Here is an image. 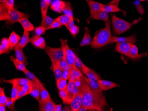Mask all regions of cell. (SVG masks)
I'll return each instance as SVG.
<instances>
[{"instance_id":"e575fe53","label":"cell","mask_w":148,"mask_h":111,"mask_svg":"<svg viewBox=\"0 0 148 111\" xmlns=\"http://www.w3.org/2000/svg\"><path fill=\"white\" fill-rule=\"evenodd\" d=\"M52 67L53 72L54 74L56 81H57L62 78L63 70L61 69V68L60 67V65L59 64V62L52 65Z\"/></svg>"},{"instance_id":"4fadbf2b","label":"cell","mask_w":148,"mask_h":111,"mask_svg":"<svg viewBox=\"0 0 148 111\" xmlns=\"http://www.w3.org/2000/svg\"><path fill=\"white\" fill-rule=\"evenodd\" d=\"M21 86L12 85L11 95V104L9 108L11 111H14V104L17 101V95L19 89L21 88Z\"/></svg>"},{"instance_id":"9f6ffc18","label":"cell","mask_w":148,"mask_h":111,"mask_svg":"<svg viewBox=\"0 0 148 111\" xmlns=\"http://www.w3.org/2000/svg\"><path fill=\"white\" fill-rule=\"evenodd\" d=\"M5 106H1L0 105V111H6V109Z\"/></svg>"},{"instance_id":"8d00e7d4","label":"cell","mask_w":148,"mask_h":111,"mask_svg":"<svg viewBox=\"0 0 148 111\" xmlns=\"http://www.w3.org/2000/svg\"><path fill=\"white\" fill-rule=\"evenodd\" d=\"M54 21V19H52L49 16L47 15L45 17H42V20H41V23L40 24V26H43L47 29L51 25Z\"/></svg>"},{"instance_id":"44dd1931","label":"cell","mask_w":148,"mask_h":111,"mask_svg":"<svg viewBox=\"0 0 148 111\" xmlns=\"http://www.w3.org/2000/svg\"><path fill=\"white\" fill-rule=\"evenodd\" d=\"M82 72L84 73L90 80L98 81L101 79L100 76L98 73L86 66Z\"/></svg>"},{"instance_id":"d4e9b609","label":"cell","mask_w":148,"mask_h":111,"mask_svg":"<svg viewBox=\"0 0 148 111\" xmlns=\"http://www.w3.org/2000/svg\"><path fill=\"white\" fill-rule=\"evenodd\" d=\"M30 42V38H29V31L24 30L23 35L18 43V45L20 48L23 49L25 48Z\"/></svg>"},{"instance_id":"f35d334b","label":"cell","mask_w":148,"mask_h":111,"mask_svg":"<svg viewBox=\"0 0 148 111\" xmlns=\"http://www.w3.org/2000/svg\"><path fill=\"white\" fill-rule=\"evenodd\" d=\"M66 5L64 9H63V12L64 14L68 16L69 17L71 18L73 16V12L71 8V4L69 1H65Z\"/></svg>"},{"instance_id":"836d02e7","label":"cell","mask_w":148,"mask_h":111,"mask_svg":"<svg viewBox=\"0 0 148 111\" xmlns=\"http://www.w3.org/2000/svg\"><path fill=\"white\" fill-rule=\"evenodd\" d=\"M4 89V88H0V105L7 106L8 104H10L11 99L5 95Z\"/></svg>"},{"instance_id":"94428289","label":"cell","mask_w":148,"mask_h":111,"mask_svg":"<svg viewBox=\"0 0 148 111\" xmlns=\"http://www.w3.org/2000/svg\"><path fill=\"white\" fill-rule=\"evenodd\" d=\"M148 1V0H140V1Z\"/></svg>"},{"instance_id":"680465c9","label":"cell","mask_w":148,"mask_h":111,"mask_svg":"<svg viewBox=\"0 0 148 111\" xmlns=\"http://www.w3.org/2000/svg\"><path fill=\"white\" fill-rule=\"evenodd\" d=\"M115 1H116L115 5L117 6L119 5V3L120 1V0H115Z\"/></svg>"},{"instance_id":"816d5d0a","label":"cell","mask_w":148,"mask_h":111,"mask_svg":"<svg viewBox=\"0 0 148 111\" xmlns=\"http://www.w3.org/2000/svg\"><path fill=\"white\" fill-rule=\"evenodd\" d=\"M70 18V20L69 22L68 23L67 25H65L66 29H68L69 31L75 25H74V17Z\"/></svg>"},{"instance_id":"9c48e42d","label":"cell","mask_w":148,"mask_h":111,"mask_svg":"<svg viewBox=\"0 0 148 111\" xmlns=\"http://www.w3.org/2000/svg\"><path fill=\"white\" fill-rule=\"evenodd\" d=\"M38 102L39 103V109L40 111H54L56 104L51 99L45 101L40 100Z\"/></svg>"},{"instance_id":"30bf717a","label":"cell","mask_w":148,"mask_h":111,"mask_svg":"<svg viewBox=\"0 0 148 111\" xmlns=\"http://www.w3.org/2000/svg\"><path fill=\"white\" fill-rule=\"evenodd\" d=\"M30 42L34 47L37 48L45 49L46 47L45 39L41 36L33 35L30 38Z\"/></svg>"},{"instance_id":"d6a6232c","label":"cell","mask_w":148,"mask_h":111,"mask_svg":"<svg viewBox=\"0 0 148 111\" xmlns=\"http://www.w3.org/2000/svg\"><path fill=\"white\" fill-rule=\"evenodd\" d=\"M32 89L30 93L31 95L37 101H39L40 99V85L33 82H32Z\"/></svg>"},{"instance_id":"9a60e30c","label":"cell","mask_w":148,"mask_h":111,"mask_svg":"<svg viewBox=\"0 0 148 111\" xmlns=\"http://www.w3.org/2000/svg\"><path fill=\"white\" fill-rule=\"evenodd\" d=\"M4 82L6 83L10 84L12 85H16V86H22L25 84H28L31 82L28 78H17L15 79H10V80H6L2 79Z\"/></svg>"},{"instance_id":"603a6c76","label":"cell","mask_w":148,"mask_h":111,"mask_svg":"<svg viewBox=\"0 0 148 111\" xmlns=\"http://www.w3.org/2000/svg\"><path fill=\"white\" fill-rule=\"evenodd\" d=\"M10 50L11 49L9 39L5 37H4L1 41L0 54L9 53Z\"/></svg>"},{"instance_id":"74e56055","label":"cell","mask_w":148,"mask_h":111,"mask_svg":"<svg viewBox=\"0 0 148 111\" xmlns=\"http://www.w3.org/2000/svg\"><path fill=\"white\" fill-rule=\"evenodd\" d=\"M24 73L26 76L27 78H28V79L31 81L32 82L35 83L37 84L40 85L42 84V83L39 80L38 78L33 74L30 71H29L28 69L26 70L24 72Z\"/></svg>"},{"instance_id":"681fc988","label":"cell","mask_w":148,"mask_h":111,"mask_svg":"<svg viewBox=\"0 0 148 111\" xmlns=\"http://www.w3.org/2000/svg\"><path fill=\"white\" fill-rule=\"evenodd\" d=\"M71 74V69L64 70L63 71L62 78L65 80H69L70 78Z\"/></svg>"},{"instance_id":"ac0fdd59","label":"cell","mask_w":148,"mask_h":111,"mask_svg":"<svg viewBox=\"0 0 148 111\" xmlns=\"http://www.w3.org/2000/svg\"><path fill=\"white\" fill-rule=\"evenodd\" d=\"M98 81L103 91H107L114 88L119 86L118 84L107 80H102L100 79Z\"/></svg>"},{"instance_id":"83f0119b","label":"cell","mask_w":148,"mask_h":111,"mask_svg":"<svg viewBox=\"0 0 148 111\" xmlns=\"http://www.w3.org/2000/svg\"><path fill=\"white\" fill-rule=\"evenodd\" d=\"M90 31L88 28L86 27L85 29V33L82 41L80 44V47H84L86 45H89L91 44V39Z\"/></svg>"},{"instance_id":"d590c367","label":"cell","mask_w":148,"mask_h":111,"mask_svg":"<svg viewBox=\"0 0 148 111\" xmlns=\"http://www.w3.org/2000/svg\"><path fill=\"white\" fill-rule=\"evenodd\" d=\"M40 99L41 101H45L47 100H51L50 95L48 92V90H47L46 89L45 87L43 84H40Z\"/></svg>"},{"instance_id":"ffe728a7","label":"cell","mask_w":148,"mask_h":111,"mask_svg":"<svg viewBox=\"0 0 148 111\" xmlns=\"http://www.w3.org/2000/svg\"><path fill=\"white\" fill-rule=\"evenodd\" d=\"M15 52L16 58L19 61H21L25 64L26 66L28 64V63L27 61V58L25 54H24L22 49L19 47L18 44L16 45L14 48Z\"/></svg>"},{"instance_id":"5b68a950","label":"cell","mask_w":148,"mask_h":111,"mask_svg":"<svg viewBox=\"0 0 148 111\" xmlns=\"http://www.w3.org/2000/svg\"><path fill=\"white\" fill-rule=\"evenodd\" d=\"M29 17V16L26 14L13 9L9 11V17L5 24L7 25H12L15 23L18 22L20 19Z\"/></svg>"},{"instance_id":"7c38bea8","label":"cell","mask_w":148,"mask_h":111,"mask_svg":"<svg viewBox=\"0 0 148 111\" xmlns=\"http://www.w3.org/2000/svg\"><path fill=\"white\" fill-rule=\"evenodd\" d=\"M147 55L146 53H143L141 54H139L138 47L135 45L133 44L130 50L128 57L132 60H137L141 59L143 57L147 56Z\"/></svg>"},{"instance_id":"f907efd6","label":"cell","mask_w":148,"mask_h":111,"mask_svg":"<svg viewBox=\"0 0 148 111\" xmlns=\"http://www.w3.org/2000/svg\"><path fill=\"white\" fill-rule=\"evenodd\" d=\"M61 26H62V25L60 24L59 22L54 20V21L51 24V25L49 26V28H47V30L57 29V28L59 29V28H61Z\"/></svg>"},{"instance_id":"ee69618b","label":"cell","mask_w":148,"mask_h":111,"mask_svg":"<svg viewBox=\"0 0 148 111\" xmlns=\"http://www.w3.org/2000/svg\"><path fill=\"white\" fill-rule=\"evenodd\" d=\"M21 89L27 95L30 94L32 89V82L28 84H25L24 86H21Z\"/></svg>"},{"instance_id":"52a82bcc","label":"cell","mask_w":148,"mask_h":111,"mask_svg":"<svg viewBox=\"0 0 148 111\" xmlns=\"http://www.w3.org/2000/svg\"><path fill=\"white\" fill-rule=\"evenodd\" d=\"M132 44H133L130 43H117L114 48V51L128 57Z\"/></svg>"},{"instance_id":"f546056e","label":"cell","mask_w":148,"mask_h":111,"mask_svg":"<svg viewBox=\"0 0 148 111\" xmlns=\"http://www.w3.org/2000/svg\"><path fill=\"white\" fill-rule=\"evenodd\" d=\"M10 60L14 64L16 69L17 70L24 72L25 71L28 69L26 67L25 64L21 62V61H19L16 57H14L13 56H11Z\"/></svg>"},{"instance_id":"ba28073f","label":"cell","mask_w":148,"mask_h":111,"mask_svg":"<svg viewBox=\"0 0 148 111\" xmlns=\"http://www.w3.org/2000/svg\"><path fill=\"white\" fill-rule=\"evenodd\" d=\"M83 92H79L74 97L71 104V111H78L81 106L83 105Z\"/></svg>"},{"instance_id":"e0dca14e","label":"cell","mask_w":148,"mask_h":111,"mask_svg":"<svg viewBox=\"0 0 148 111\" xmlns=\"http://www.w3.org/2000/svg\"><path fill=\"white\" fill-rule=\"evenodd\" d=\"M108 13L101 10L94 14H90L89 18L90 20H97L106 21L109 20Z\"/></svg>"},{"instance_id":"db71d44e","label":"cell","mask_w":148,"mask_h":111,"mask_svg":"<svg viewBox=\"0 0 148 111\" xmlns=\"http://www.w3.org/2000/svg\"><path fill=\"white\" fill-rule=\"evenodd\" d=\"M62 106L61 104H56L54 111H61L62 110Z\"/></svg>"},{"instance_id":"ab89813d","label":"cell","mask_w":148,"mask_h":111,"mask_svg":"<svg viewBox=\"0 0 148 111\" xmlns=\"http://www.w3.org/2000/svg\"><path fill=\"white\" fill-rule=\"evenodd\" d=\"M70 19V17H69L68 16L64 14L58 16V17L55 19V20L59 22L61 25L65 26L69 22Z\"/></svg>"},{"instance_id":"cb8c5ba5","label":"cell","mask_w":148,"mask_h":111,"mask_svg":"<svg viewBox=\"0 0 148 111\" xmlns=\"http://www.w3.org/2000/svg\"><path fill=\"white\" fill-rule=\"evenodd\" d=\"M85 78L91 90L96 93L101 92L103 91L98 81L90 80L88 78H86L85 77Z\"/></svg>"},{"instance_id":"484cf974","label":"cell","mask_w":148,"mask_h":111,"mask_svg":"<svg viewBox=\"0 0 148 111\" xmlns=\"http://www.w3.org/2000/svg\"><path fill=\"white\" fill-rule=\"evenodd\" d=\"M71 74L70 78L69 80L73 81H77L84 76L83 74L81 72V70L76 66L71 67Z\"/></svg>"},{"instance_id":"7402d4cb","label":"cell","mask_w":148,"mask_h":111,"mask_svg":"<svg viewBox=\"0 0 148 111\" xmlns=\"http://www.w3.org/2000/svg\"><path fill=\"white\" fill-rule=\"evenodd\" d=\"M21 36L16 34L14 31H12L11 32V33L9 36V38H8L11 50H12L18 44L21 39Z\"/></svg>"},{"instance_id":"f6af8a7d","label":"cell","mask_w":148,"mask_h":111,"mask_svg":"<svg viewBox=\"0 0 148 111\" xmlns=\"http://www.w3.org/2000/svg\"><path fill=\"white\" fill-rule=\"evenodd\" d=\"M47 30V28L43 27V26H40L39 27H36L34 29L36 35H39V36H41V35L44 34Z\"/></svg>"},{"instance_id":"91938a15","label":"cell","mask_w":148,"mask_h":111,"mask_svg":"<svg viewBox=\"0 0 148 111\" xmlns=\"http://www.w3.org/2000/svg\"><path fill=\"white\" fill-rule=\"evenodd\" d=\"M7 0H0V2H2V3H5Z\"/></svg>"},{"instance_id":"f1b7e54d","label":"cell","mask_w":148,"mask_h":111,"mask_svg":"<svg viewBox=\"0 0 148 111\" xmlns=\"http://www.w3.org/2000/svg\"><path fill=\"white\" fill-rule=\"evenodd\" d=\"M53 0H40V8H41L42 17L47 15L48 9L50 5L52 3Z\"/></svg>"},{"instance_id":"7dc6e473","label":"cell","mask_w":148,"mask_h":111,"mask_svg":"<svg viewBox=\"0 0 148 111\" xmlns=\"http://www.w3.org/2000/svg\"><path fill=\"white\" fill-rule=\"evenodd\" d=\"M69 31L70 32V33L71 34V35H72L73 37H75V36L79 32V28L78 26L75 25Z\"/></svg>"},{"instance_id":"6f0895ef","label":"cell","mask_w":148,"mask_h":111,"mask_svg":"<svg viewBox=\"0 0 148 111\" xmlns=\"http://www.w3.org/2000/svg\"><path fill=\"white\" fill-rule=\"evenodd\" d=\"M62 111H71V110H70V108H69L68 107H66V106H65L64 107V108H63V109H62Z\"/></svg>"},{"instance_id":"2e32d148","label":"cell","mask_w":148,"mask_h":111,"mask_svg":"<svg viewBox=\"0 0 148 111\" xmlns=\"http://www.w3.org/2000/svg\"><path fill=\"white\" fill-rule=\"evenodd\" d=\"M65 5V1L62 0H53L51 4L50 9L57 13L61 14Z\"/></svg>"},{"instance_id":"8fae6325","label":"cell","mask_w":148,"mask_h":111,"mask_svg":"<svg viewBox=\"0 0 148 111\" xmlns=\"http://www.w3.org/2000/svg\"><path fill=\"white\" fill-rule=\"evenodd\" d=\"M65 57L66 61L70 67H75V57L76 54L71 50L67 44V42L65 43Z\"/></svg>"},{"instance_id":"c3c4849f","label":"cell","mask_w":148,"mask_h":111,"mask_svg":"<svg viewBox=\"0 0 148 111\" xmlns=\"http://www.w3.org/2000/svg\"><path fill=\"white\" fill-rule=\"evenodd\" d=\"M5 6L9 10L14 9V0H7L5 3H4Z\"/></svg>"},{"instance_id":"7a4b0ae2","label":"cell","mask_w":148,"mask_h":111,"mask_svg":"<svg viewBox=\"0 0 148 111\" xmlns=\"http://www.w3.org/2000/svg\"><path fill=\"white\" fill-rule=\"evenodd\" d=\"M111 22L110 20L105 21V26L96 33L91 42V48L99 49L106 45L112 43L111 34Z\"/></svg>"},{"instance_id":"4316f807","label":"cell","mask_w":148,"mask_h":111,"mask_svg":"<svg viewBox=\"0 0 148 111\" xmlns=\"http://www.w3.org/2000/svg\"><path fill=\"white\" fill-rule=\"evenodd\" d=\"M28 18H24L19 20L18 22L21 24L24 29V30L28 31H31L34 30V26L32 24L28 19Z\"/></svg>"},{"instance_id":"60d3db41","label":"cell","mask_w":148,"mask_h":111,"mask_svg":"<svg viewBox=\"0 0 148 111\" xmlns=\"http://www.w3.org/2000/svg\"><path fill=\"white\" fill-rule=\"evenodd\" d=\"M56 86L59 90H63L68 87V83L66 80L61 78L59 80L56 81Z\"/></svg>"},{"instance_id":"6da1fadb","label":"cell","mask_w":148,"mask_h":111,"mask_svg":"<svg viewBox=\"0 0 148 111\" xmlns=\"http://www.w3.org/2000/svg\"><path fill=\"white\" fill-rule=\"evenodd\" d=\"M83 105L87 110L103 111V108L107 106V103L102 92H94L89 86L84 92Z\"/></svg>"},{"instance_id":"1f68e13d","label":"cell","mask_w":148,"mask_h":111,"mask_svg":"<svg viewBox=\"0 0 148 111\" xmlns=\"http://www.w3.org/2000/svg\"><path fill=\"white\" fill-rule=\"evenodd\" d=\"M9 10L4 5V3L0 4V20L6 21L9 17Z\"/></svg>"},{"instance_id":"8992f818","label":"cell","mask_w":148,"mask_h":111,"mask_svg":"<svg viewBox=\"0 0 148 111\" xmlns=\"http://www.w3.org/2000/svg\"><path fill=\"white\" fill-rule=\"evenodd\" d=\"M68 94L66 99L63 103L70 104L75 95L79 92V89L75 84V82L69 80L68 84Z\"/></svg>"},{"instance_id":"277c9868","label":"cell","mask_w":148,"mask_h":111,"mask_svg":"<svg viewBox=\"0 0 148 111\" xmlns=\"http://www.w3.org/2000/svg\"><path fill=\"white\" fill-rule=\"evenodd\" d=\"M51 61L52 65L59 62L64 58V53L62 48H54L46 46L45 49Z\"/></svg>"},{"instance_id":"bcb514c9","label":"cell","mask_w":148,"mask_h":111,"mask_svg":"<svg viewBox=\"0 0 148 111\" xmlns=\"http://www.w3.org/2000/svg\"><path fill=\"white\" fill-rule=\"evenodd\" d=\"M68 94V87L63 89V90H59V95L60 97L61 98L63 102H64L66 99V97Z\"/></svg>"},{"instance_id":"4dcf8cb0","label":"cell","mask_w":148,"mask_h":111,"mask_svg":"<svg viewBox=\"0 0 148 111\" xmlns=\"http://www.w3.org/2000/svg\"><path fill=\"white\" fill-rule=\"evenodd\" d=\"M103 10L110 13V12H123V14L125 16V12L123 10H121L118 6L115 5H105L104 7L102 9Z\"/></svg>"},{"instance_id":"f5cc1de1","label":"cell","mask_w":148,"mask_h":111,"mask_svg":"<svg viewBox=\"0 0 148 111\" xmlns=\"http://www.w3.org/2000/svg\"><path fill=\"white\" fill-rule=\"evenodd\" d=\"M26 96H27L26 94L22 90L21 87V88L19 89L18 93H17V100H19L20 98H21Z\"/></svg>"},{"instance_id":"d6986e66","label":"cell","mask_w":148,"mask_h":111,"mask_svg":"<svg viewBox=\"0 0 148 111\" xmlns=\"http://www.w3.org/2000/svg\"><path fill=\"white\" fill-rule=\"evenodd\" d=\"M90 14H94L99 11L101 10L104 7L105 5L99 3L93 0H90L88 2Z\"/></svg>"},{"instance_id":"b9f144b4","label":"cell","mask_w":148,"mask_h":111,"mask_svg":"<svg viewBox=\"0 0 148 111\" xmlns=\"http://www.w3.org/2000/svg\"><path fill=\"white\" fill-rule=\"evenodd\" d=\"M75 65H76V67L82 72L83 70L84 69L86 66L83 63L82 61L77 57L76 55L75 57Z\"/></svg>"},{"instance_id":"11a10c76","label":"cell","mask_w":148,"mask_h":111,"mask_svg":"<svg viewBox=\"0 0 148 111\" xmlns=\"http://www.w3.org/2000/svg\"><path fill=\"white\" fill-rule=\"evenodd\" d=\"M87 110L86 108L83 105H82V106H81V107L80 108L78 111H87Z\"/></svg>"},{"instance_id":"3957f363","label":"cell","mask_w":148,"mask_h":111,"mask_svg":"<svg viewBox=\"0 0 148 111\" xmlns=\"http://www.w3.org/2000/svg\"><path fill=\"white\" fill-rule=\"evenodd\" d=\"M142 18L140 17L137 20H134L132 23L128 22L124 20L123 19L119 18L116 16H113L112 18V23L113 25V30L114 35H119L123 33L125 31L129 30L132 26L138 24Z\"/></svg>"},{"instance_id":"6125c7cd","label":"cell","mask_w":148,"mask_h":111,"mask_svg":"<svg viewBox=\"0 0 148 111\" xmlns=\"http://www.w3.org/2000/svg\"><path fill=\"white\" fill-rule=\"evenodd\" d=\"M86 1H87V2H88L89 1H90V0H86Z\"/></svg>"},{"instance_id":"5bb4252c","label":"cell","mask_w":148,"mask_h":111,"mask_svg":"<svg viewBox=\"0 0 148 111\" xmlns=\"http://www.w3.org/2000/svg\"><path fill=\"white\" fill-rule=\"evenodd\" d=\"M136 42V35H133L128 37H112V43H130L134 44Z\"/></svg>"},{"instance_id":"7bdbcfd3","label":"cell","mask_w":148,"mask_h":111,"mask_svg":"<svg viewBox=\"0 0 148 111\" xmlns=\"http://www.w3.org/2000/svg\"><path fill=\"white\" fill-rule=\"evenodd\" d=\"M134 5L135 6L139 13L140 14L143 15L144 14L145 10L143 8L142 4H140V0L135 1L134 3Z\"/></svg>"}]
</instances>
